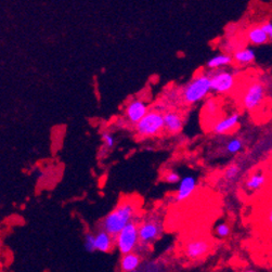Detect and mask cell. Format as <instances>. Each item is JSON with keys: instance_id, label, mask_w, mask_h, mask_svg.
Returning a JSON list of instances; mask_svg holds the SVG:
<instances>
[{"instance_id": "ba28073f", "label": "cell", "mask_w": 272, "mask_h": 272, "mask_svg": "<svg viewBox=\"0 0 272 272\" xmlns=\"http://www.w3.org/2000/svg\"><path fill=\"white\" fill-rule=\"evenodd\" d=\"M149 112V107L145 101L133 99L127 104L125 109V117L128 123L135 126L146 117Z\"/></svg>"}, {"instance_id": "7402d4cb", "label": "cell", "mask_w": 272, "mask_h": 272, "mask_svg": "<svg viewBox=\"0 0 272 272\" xmlns=\"http://www.w3.org/2000/svg\"><path fill=\"white\" fill-rule=\"evenodd\" d=\"M84 246L86 248V251L89 253H94L97 251L96 248V234L88 232L85 236V242H84Z\"/></svg>"}, {"instance_id": "484cf974", "label": "cell", "mask_w": 272, "mask_h": 272, "mask_svg": "<svg viewBox=\"0 0 272 272\" xmlns=\"http://www.w3.org/2000/svg\"><path fill=\"white\" fill-rule=\"evenodd\" d=\"M263 32L267 34L269 40H272V21H264L260 24Z\"/></svg>"}, {"instance_id": "6da1fadb", "label": "cell", "mask_w": 272, "mask_h": 272, "mask_svg": "<svg viewBox=\"0 0 272 272\" xmlns=\"http://www.w3.org/2000/svg\"><path fill=\"white\" fill-rule=\"evenodd\" d=\"M135 214H137V204L130 200L123 201L115 209H113L109 215L102 219L100 226L110 236L116 238L128 223L134 220Z\"/></svg>"}, {"instance_id": "5bb4252c", "label": "cell", "mask_w": 272, "mask_h": 272, "mask_svg": "<svg viewBox=\"0 0 272 272\" xmlns=\"http://www.w3.org/2000/svg\"><path fill=\"white\" fill-rule=\"evenodd\" d=\"M115 243V238H113L112 236L104 231V230H99L96 234V248L97 251L102 252V253H108L113 248V245Z\"/></svg>"}, {"instance_id": "8fae6325", "label": "cell", "mask_w": 272, "mask_h": 272, "mask_svg": "<svg viewBox=\"0 0 272 272\" xmlns=\"http://www.w3.org/2000/svg\"><path fill=\"white\" fill-rule=\"evenodd\" d=\"M165 130L168 133H179L184 128V118L177 111H167L164 113Z\"/></svg>"}, {"instance_id": "7c38bea8", "label": "cell", "mask_w": 272, "mask_h": 272, "mask_svg": "<svg viewBox=\"0 0 272 272\" xmlns=\"http://www.w3.org/2000/svg\"><path fill=\"white\" fill-rule=\"evenodd\" d=\"M209 243L205 240H196L189 242L185 249V254L190 259H198L209 251Z\"/></svg>"}, {"instance_id": "d4e9b609", "label": "cell", "mask_w": 272, "mask_h": 272, "mask_svg": "<svg viewBox=\"0 0 272 272\" xmlns=\"http://www.w3.org/2000/svg\"><path fill=\"white\" fill-rule=\"evenodd\" d=\"M218 111H219V107L216 100L210 99L205 103V105H204V113H206L207 115L215 116V114Z\"/></svg>"}, {"instance_id": "30bf717a", "label": "cell", "mask_w": 272, "mask_h": 272, "mask_svg": "<svg viewBox=\"0 0 272 272\" xmlns=\"http://www.w3.org/2000/svg\"><path fill=\"white\" fill-rule=\"evenodd\" d=\"M241 120V115L239 113H232V114L224 116L213 126V131L216 134H225L236 129L239 126Z\"/></svg>"}, {"instance_id": "9a60e30c", "label": "cell", "mask_w": 272, "mask_h": 272, "mask_svg": "<svg viewBox=\"0 0 272 272\" xmlns=\"http://www.w3.org/2000/svg\"><path fill=\"white\" fill-rule=\"evenodd\" d=\"M233 63V57L229 54H218L211 57L206 62V67L211 71H217L224 69Z\"/></svg>"}, {"instance_id": "5b68a950", "label": "cell", "mask_w": 272, "mask_h": 272, "mask_svg": "<svg viewBox=\"0 0 272 272\" xmlns=\"http://www.w3.org/2000/svg\"><path fill=\"white\" fill-rule=\"evenodd\" d=\"M115 244L123 256L133 253L134 249L140 244L138 222L133 220L128 223L115 238Z\"/></svg>"}, {"instance_id": "ffe728a7", "label": "cell", "mask_w": 272, "mask_h": 272, "mask_svg": "<svg viewBox=\"0 0 272 272\" xmlns=\"http://www.w3.org/2000/svg\"><path fill=\"white\" fill-rule=\"evenodd\" d=\"M243 149V141L240 138H232L225 143V151L229 154H238Z\"/></svg>"}, {"instance_id": "277c9868", "label": "cell", "mask_w": 272, "mask_h": 272, "mask_svg": "<svg viewBox=\"0 0 272 272\" xmlns=\"http://www.w3.org/2000/svg\"><path fill=\"white\" fill-rule=\"evenodd\" d=\"M135 133L141 138H153L165 130L164 114L158 111H150L139 124L134 126Z\"/></svg>"}, {"instance_id": "d6986e66", "label": "cell", "mask_w": 272, "mask_h": 272, "mask_svg": "<svg viewBox=\"0 0 272 272\" xmlns=\"http://www.w3.org/2000/svg\"><path fill=\"white\" fill-rule=\"evenodd\" d=\"M242 173V167L239 164H231L223 171V178L226 183L233 184L240 178Z\"/></svg>"}, {"instance_id": "8992f818", "label": "cell", "mask_w": 272, "mask_h": 272, "mask_svg": "<svg viewBox=\"0 0 272 272\" xmlns=\"http://www.w3.org/2000/svg\"><path fill=\"white\" fill-rule=\"evenodd\" d=\"M211 92L218 95H224L232 92L237 85V75L233 71L221 69L213 71L210 74Z\"/></svg>"}, {"instance_id": "3957f363", "label": "cell", "mask_w": 272, "mask_h": 272, "mask_svg": "<svg viewBox=\"0 0 272 272\" xmlns=\"http://www.w3.org/2000/svg\"><path fill=\"white\" fill-rule=\"evenodd\" d=\"M266 87L263 82L254 79L248 82L243 95H242V105L248 112L258 111L266 101Z\"/></svg>"}, {"instance_id": "603a6c76", "label": "cell", "mask_w": 272, "mask_h": 272, "mask_svg": "<svg viewBox=\"0 0 272 272\" xmlns=\"http://www.w3.org/2000/svg\"><path fill=\"white\" fill-rule=\"evenodd\" d=\"M102 141H103L104 148H107L108 150H111V149L114 148L115 143H116L115 137L110 131H104L102 133Z\"/></svg>"}, {"instance_id": "7a4b0ae2", "label": "cell", "mask_w": 272, "mask_h": 272, "mask_svg": "<svg viewBox=\"0 0 272 272\" xmlns=\"http://www.w3.org/2000/svg\"><path fill=\"white\" fill-rule=\"evenodd\" d=\"M211 92V81L210 75L207 73L200 74L193 77L183 89V100L186 104H195L209 95Z\"/></svg>"}, {"instance_id": "e0dca14e", "label": "cell", "mask_w": 272, "mask_h": 272, "mask_svg": "<svg viewBox=\"0 0 272 272\" xmlns=\"http://www.w3.org/2000/svg\"><path fill=\"white\" fill-rule=\"evenodd\" d=\"M233 62L239 65H248L256 60V52L254 49L246 47L241 48L233 52Z\"/></svg>"}, {"instance_id": "2e32d148", "label": "cell", "mask_w": 272, "mask_h": 272, "mask_svg": "<svg viewBox=\"0 0 272 272\" xmlns=\"http://www.w3.org/2000/svg\"><path fill=\"white\" fill-rule=\"evenodd\" d=\"M246 39L253 46H261L269 41L267 34L263 32L260 25L249 28L246 33Z\"/></svg>"}, {"instance_id": "83f0119b", "label": "cell", "mask_w": 272, "mask_h": 272, "mask_svg": "<svg viewBox=\"0 0 272 272\" xmlns=\"http://www.w3.org/2000/svg\"><path fill=\"white\" fill-rule=\"evenodd\" d=\"M242 272H256V271H255V270H253V269H246V270L242 271Z\"/></svg>"}, {"instance_id": "52a82bcc", "label": "cell", "mask_w": 272, "mask_h": 272, "mask_svg": "<svg viewBox=\"0 0 272 272\" xmlns=\"http://www.w3.org/2000/svg\"><path fill=\"white\" fill-rule=\"evenodd\" d=\"M163 226L161 221L154 217H150L139 224V240L140 245L148 246L161 237Z\"/></svg>"}, {"instance_id": "4316f807", "label": "cell", "mask_w": 272, "mask_h": 272, "mask_svg": "<svg viewBox=\"0 0 272 272\" xmlns=\"http://www.w3.org/2000/svg\"><path fill=\"white\" fill-rule=\"evenodd\" d=\"M267 223L269 225V228L272 230V205L269 208L268 214H267Z\"/></svg>"}, {"instance_id": "ac0fdd59", "label": "cell", "mask_w": 272, "mask_h": 272, "mask_svg": "<svg viewBox=\"0 0 272 272\" xmlns=\"http://www.w3.org/2000/svg\"><path fill=\"white\" fill-rule=\"evenodd\" d=\"M140 263L141 256L135 253H130L123 256L122 260H120V268L124 272H134L140 266Z\"/></svg>"}, {"instance_id": "44dd1931", "label": "cell", "mask_w": 272, "mask_h": 272, "mask_svg": "<svg viewBox=\"0 0 272 272\" xmlns=\"http://www.w3.org/2000/svg\"><path fill=\"white\" fill-rule=\"evenodd\" d=\"M215 234L219 239H225L231 234V226L226 222H219L215 226Z\"/></svg>"}, {"instance_id": "cb8c5ba5", "label": "cell", "mask_w": 272, "mask_h": 272, "mask_svg": "<svg viewBox=\"0 0 272 272\" xmlns=\"http://www.w3.org/2000/svg\"><path fill=\"white\" fill-rule=\"evenodd\" d=\"M164 181L165 183H167L169 185H175V184H179L180 183V175L175 171V170H168L167 172H165L164 175Z\"/></svg>"}, {"instance_id": "4fadbf2b", "label": "cell", "mask_w": 272, "mask_h": 272, "mask_svg": "<svg viewBox=\"0 0 272 272\" xmlns=\"http://www.w3.org/2000/svg\"><path fill=\"white\" fill-rule=\"evenodd\" d=\"M268 178L262 170H256L255 172L251 173L245 180V189L249 192H257L261 190L267 184Z\"/></svg>"}, {"instance_id": "9c48e42d", "label": "cell", "mask_w": 272, "mask_h": 272, "mask_svg": "<svg viewBox=\"0 0 272 272\" xmlns=\"http://www.w3.org/2000/svg\"><path fill=\"white\" fill-rule=\"evenodd\" d=\"M196 186H198V180H196L194 176L189 175L181 178L178 186V190L175 195V201L184 202L188 200L196 190Z\"/></svg>"}]
</instances>
